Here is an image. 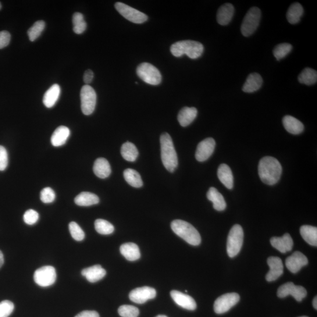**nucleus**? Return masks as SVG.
Masks as SVG:
<instances>
[{"label": "nucleus", "instance_id": "nucleus-1", "mask_svg": "<svg viewBox=\"0 0 317 317\" xmlns=\"http://www.w3.org/2000/svg\"><path fill=\"white\" fill-rule=\"evenodd\" d=\"M258 170L261 179L268 185L276 184L282 173V167L279 160L271 156H266L261 160Z\"/></svg>", "mask_w": 317, "mask_h": 317}, {"label": "nucleus", "instance_id": "nucleus-2", "mask_svg": "<svg viewBox=\"0 0 317 317\" xmlns=\"http://www.w3.org/2000/svg\"><path fill=\"white\" fill-rule=\"evenodd\" d=\"M161 159L163 165L170 172H173L178 165V159L172 138L169 134L163 133L160 138Z\"/></svg>", "mask_w": 317, "mask_h": 317}, {"label": "nucleus", "instance_id": "nucleus-3", "mask_svg": "<svg viewBox=\"0 0 317 317\" xmlns=\"http://www.w3.org/2000/svg\"><path fill=\"white\" fill-rule=\"evenodd\" d=\"M171 228L174 233L188 244L192 245L201 244V235L191 224L181 220H174L171 223Z\"/></svg>", "mask_w": 317, "mask_h": 317}, {"label": "nucleus", "instance_id": "nucleus-4", "mask_svg": "<svg viewBox=\"0 0 317 317\" xmlns=\"http://www.w3.org/2000/svg\"><path fill=\"white\" fill-rule=\"evenodd\" d=\"M204 51V45L200 42L192 40L178 41L170 47V52L174 56L180 57L186 55L191 59L199 58Z\"/></svg>", "mask_w": 317, "mask_h": 317}, {"label": "nucleus", "instance_id": "nucleus-5", "mask_svg": "<svg viewBox=\"0 0 317 317\" xmlns=\"http://www.w3.org/2000/svg\"><path fill=\"white\" fill-rule=\"evenodd\" d=\"M243 228L238 224H235L231 228L227 237V252L230 258H234L239 253L243 244Z\"/></svg>", "mask_w": 317, "mask_h": 317}, {"label": "nucleus", "instance_id": "nucleus-6", "mask_svg": "<svg viewBox=\"0 0 317 317\" xmlns=\"http://www.w3.org/2000/svg\"><path fill=\"white\" fill-rule=\"evenodd\" d=\"M261 19V11L258 7H252L248 11L241 24V31L244 37L250 36L259 26Z\"/></svg>", "mask_w": 317, "mask_h": 317}, {"label": "nucleus", "instance_id": "nucleus-7", "mask_svg": "<svg viewBox=\"0 0 317 317\" xmlns=\"http://www.w3.org/2000/svg\"><path fill=\"white\" fill-rule=\"evenodd\" d=\"M137 73L142 81L148 84L158 85L161 83V74L151 64L148 62L141 64L137 68Z\"/></svg>", "mask_w": 317, "mask_h": 317}, {"label": "nucleus", "instance_id": "nucleus-8", "mask_svg": "<svg viewBox=\"0 0 317 317\" xmlns=\"http://www.w3.org/2000/svg\"><path fill=\"white\" fill-rule=\"evenodd\" d=\"M81 109L85 115H90L94 112L97 104V94L94 88L85 85L81 90Z\"/></svg>", "mask_w": 317, "mask_h": 317}, {"label": "nucleus", "instance_id": "nucleus-9", "mask_svg": "<svg viewBox=\"0 0 317 317\" xmlns=\"http://www.w3.org/2000/svg\"><path fill=\"white\" fill-rule=\"evenodd\" d=\"M56 279L54 267L46 266L35 271L34 274L35 283L42 287H47L54 284Z\"/></svg>", "mask_w": 317, "mask_h": 317}, {"label": "nucleus", "instance_id": "nucleus-10", "mask_svg": "<svg viewBox=\"0 0 317 317\" xmlns=\"http://www.w3.org/2000/svg\"><path fill=\"white\" fill-rule=\"evenodd\" d=\"M115 9L126 19L135 24H142L148 20V17L145 14L125 4L117 2Z\"/></svg>", "mask_w": 317, "mask_h": 317}, {"label": "nucleus", "instance_id": "nucleus-11", "mask_svg": "<svg viewBox=\"0 0 317 317\" xmlns=\"http://www.w3.org/2000/svg\"><path fill=\"white\" fill-rule=\"evenodd\" d=\"M240 298V295L235 293L221 295L214 304V310L217 314H223L234 307L239 301Z\"/></svg>", "mask_w": 317, "mask_h": 317}, {"label": "nucleus", "instance_id": "nucleus-12", "mask_svg": "<svg viewBox=\"0 0 317 317\" xmlns=\"http://www.w3.org/2000/svg\"><path fill=\"white\" fill-rule=\"evenodd\" d=\"M307 290L303 287L296 286L293 283L288 282L281 286L277 291V296L285 298L291 295L297 301L300 302L307 296Z\"/></svg>", "mask_w": 317, "mask_h": 317}, {"label": "nucleus", "instance_id": "nucleus-13", "mask_svg": "<svg viewBox=\"0 0 317 317\" xmlns=\"http://www.w3.org/2000/svg\"><path fill=\"white\" fill-rule=\"evenodd\" d=\"M156 296V291L154 288L145 286L135 288L130 293V300L137 304H144L149 300Z\"/></svg>", "mask_w": 317, "mask_h": 317}, {"label": "nucleus", "instance_id": "nucleus-14", "mask_svg": "<svg viewBox=\"0 0 317 317\" xmlns=\"http://www.w3.org/2000/svg\"><path fill=\"white\" fill-rule=\"evenodd\" d=\"M216 146L215 141L212 138H206L198 145L196 159L199 162H205L213 154Z\"/></svg>", "mask_w": 317, "mask_h": 317}, {"label": "nucleus", "instance_id": "nucleus-15", "mask_svg": "<svg viewBox=\"0 0 317 317\" xmlns=\"http://www.w3.org/2000/svg\"><path fill=\"white\" fill-rule=\"evenodd\" d=\"M308 259L301 252L295 251L286 260V266L288 270L293 273H297L302 267L307 266Z\"/></svg>", "mask_w": 317, "mask_h": 317}, {"label": "nucleus", "instance_id": "nucleus-16", "mask_svg": "<svg viewBox=\"0 0 317 317\" xmlns=\"http://www.w3.org/2000/svg\"><path fill=\"white\" fill-rule=\"evenodd\" d=\"M267 264L270 267V271L267 274L266 279L269 282L276 280L283 274L284 267L280 258L270 257L267 259Z\"/></svg>", "mask_w": 317, "mask_h": 317}, {"label": "nucleus", "instance_id": "nucleus-17", "mask_svg": "<svg viewBox=\"0 0 317 317\" xmlns=\"http://www.w3.org/2000/svg\"><path fill=\"white\" fill-rule=\"evenodd\" d=\"M170 295L176 304L188 310H195L197 308V302L193 298L176 290L170 292Z\"/></svg>", "mask_w": 317, "mask_h": 317}, {"label": "nucleus", "instance_id": "nucleus-18", "mask_svg": "<svg viewBox=\"0 0 317 317\" xmlns=\"http://www.w3.org/2000/svg\"><path fill=\"white\" fill-rule=\"evenodd\" d=\"M271 244L281 253L290 251L293 248V241L290 235L286 233L282 237H274L271 238Z\"/></svg>", "mask_w": 317, "mask_h": 317}, {"label": "nucleus", "instance_id": "nucleus-19", "mask_svg": "<svg viewBox=\"0 0 317 317\" xmlns=\"http://www.w3.org/2000/svg\"><path fill=\"white\" fill-rule=\"evenodd\" d=\"M81 274L89 282L96 283L106 276V272L101 265H95L82 270Z\"/></svg>", "mask_w": 317, "mask_h": 317}, {"label": "nucleus", "instance_id": "nucleus-20", "mask_svg": "<svg viewBox=\"0 0 317 317\" xmlns=\"http://www.w3.org/2000/svg\"><path fill=\"white\" fill-rule=\"evenodd\" d=\"M234 13V9L232 5L226 3L221 6L217 14V22L222 26H227L232 19Z\"/></svg>", "mask_w": 317, "mask_h": 317}, {"label": "nucleus", "instance_id": "nucleus-21", "mask_svg": "<svg viewBox=\"0 0 317 317\" xmlns=\"http://www.w3.org/2000/svg\"><path fill=\"white\" fill-rule=\"evenodd\" d=\"M120 251L128 261H136L141 258L140 248L137 244L133 243L123 244L120 247Z\"/></svg>", "mask_w": 317, "mask_h": 317}, {"label": "nucleus", "instance_id": "nucleus-22", "mask_svg": "<svg viewBox=\"0 0 317 317\" xmlns=\"http://www.w3.org/2000/svg\"><path fill=\"white\" fill-rule=\"evenodd\" d=\"M198 115V110L194 107H184L180 110L177 120L181 126L186 127L194 122Z\"/></svg>", "mask_w": 317, "mask_h": 317}, {"label": "nucleus", "instance_id": "nucleus-23", "mask_svg": "<svg viewBox=\"0 0 317 317\" xmlns=\"http://www.w3.org/2000/svg\"><path fill=\"white\" fill-rule=\"evenodd\" d=\"M263 84V79L261 75L251 73L247 78L242 90L246 93H252L261 88Z\"/></svg>", "mask_w": 317, "mask_h": 317}, {"label": "nucleus", "instance_id": "nucleus-24", "mask_svg": "<svg viewBox=\"0 0 317 317\" xmlns=\"http://www.w3.org/2000/svg\"><path fill=\"white\" fill-rule=\"evenodd\" d=\"M283 123L285 129L291 134H300L304 131L303 124L293 116L290 115L284 116Z\"/></svg>", "mask_w": 317, "mask_h": 317}, {"label": "nucleus", "instance_id": "nucleus-25", "mask_svg": "<svg viewBox=\"0 0 317 317\" xmlns=\"http://www.w3.org/2000/svg\"><path fill=\"white\" fill-rule=\"evenodd\" d=\"M70 135V130L65 126L57 128L53 133L51 142L53 147H59L66 143Z\"/></svg>", "mask_w": 317, "mask_h": 317}, {"label": "nucleus", "instance_id": "nucleus-26", "mask_svg": "<svg viewBox=\"0 0 317 317\" xmlns=\"http://www.w3.org/2000/svg\"><path fill=\"white\" fill-rule=\"evenodd\" d=\"M217 175L221 182L229 189L233 187V175L230 167L226 164H222L217 170Z\"/></svg>", "mask_w": 317, "mask_h": 317}, {"label": "nucleus", "instance_id": "nucleus-27", "mask_svg": "<svg viewBox=\"0 0 317 317\" xmlns=\"http://www.w3.org/2000/svg\"><path fill=\"white\" fill-rule=\"evenodd\" d=\"M93 170L95 175L101 179H105L111 173L110 164L104 158H99L95 160Z\"/></svg>", "mask_w": 317, "mask_h": 317}, {"label": "nucleus", "instance_id": "nucleus-28", "mask_svg": "<svg viewBox=\"0 0 317 317\" xmlns=\"http://www.w3.org/2000/svg\"><path fill=\"white\" fill-rule=\"evenodd\" d=\"M207 198L213 204V208L217 211H223L226 208V203L222 194L215 187L209 188Z\"/></svg>", "mask_w": 317, "mask_h": 317}, {"label": "nucleus", "instance_id": "nucleus-29", "mask_svg": "<svg viewBox=\"0 0 317 317\" xmlns=\"http://www.w3.org/2000/svg\"><path fill=\"white\" fill-rule=\"evenodd\" d=\"M60 92V88L58 84L53 85L45 92L44 98L43 103L47 108H50L54 106L57 101L59 99Z\"/></svg>", "mask_w": 317, "mask_h": 317}, {"label": "nucleus", "instance_id": "nucleus-30", "mask_svg": "<svg viewBox=\"0 0 317 317\" xmlns=\"http://www.w3.org/2000/svg\"><path fill=\"white\" fill-rule=\"evenodd\" d=\"M99 199L97 195L84 192L77 196L75 198V203L80 206H90L99 204Z\"/></svg>", "mask_w": 317, "mask_h": 317}, {"label": "nucleus", "instance_id": "nucleus-31", "mask_svg": "<svg viewBox=\"0 0 317 317\" xmlns=\"http://www.w3.org/2000/svg\"><path fill=\"white\" fill-rule=\"evenodd\" d=\"M300 234L304 240L312 246H317V228L304 225L300 228Z\"/></svg>", "mask_w": 317, "mask_h": 317}, {"label": "nucleus", "instance_id": "nucleus-32", "mask_svg": "<svg viewBox=\"0 0 317 317\" xmlns=\"http://www.w3.org/2000/svg\"><path fill=\"white\" fill-rule=\"evenodd\" d=\"M304 10L300 3H295L288 9L287 13V19L291 24H297L300 21Z\"/></svg>", "mask_w": 317, "mask_h": 317}, {"label": "nucleus", "instance_id": "nucleus-33", "mask_svg": "<svg viewBox=\"0 0 317 317\" xmlns=\"http://www.w3.org/2000/svg\"><path fill=\"white\" fill-rule=\"evenodd\" d=\"M120 152L124 159L132 162L137 160L139 155L137 147L134 144L129 142L122 145Z\"/></svg>", "mask_w": 317, "mask_h": 317}, {"label": "nucleus", "instance_id": "nucleus-34", "mask_svg": "<svg viewBox=\"0 0 317 317\" xmlns=\"http://www.w3.org/2000/svg\"><path fill=\"white\" fill-rule=\"evenodd\" d=\"M123 176L127 183L131 186L139 188L143 186V181L141 176L135 170L132 169L124 170Z\"/></svg>", "mask_w": 317, "mask_h": 317}, {"label": "nucleus", "instance_id": "nucleus-35", "mask_svg": "<svg viewBox=\"0 0 317 317\" xmlns=\"http://www.w3.org/2000/svg\"><path fill=\"white\" fill-rule=\"evenodd\" d=\"M298 81L301 84L307 85H314L317 81V73L314 70L306 68L299 75Z\"/></svg>", "mask_w": 317, "mask_h": 317}, {"label": "nucleus", "instance_id": "nucleus-36", "mask_svg": "<svg viewBox=\"0 0 317 317\" xmlns=\"http://www.w3.org/2000/svg\"><path fill=\"white\" fill-rule=\"evenodd\" d=\"M73 30L77 34H83L86 30L87 24L84 20L83 14L76 13L73 17Z\"/></svg>", "mask_w": 317, "mask_h": 317}, {"label": "nucleus", "instance_id": "nucleus-37", "mask_svg": "<svg viewBox=\"0 0 317 317\" xmlns=\"http://www.w3.org/2000/svg\"><path fill=\"white\" fill-rule=\"evenodd\" d=\"M95 228L98 233L103 235L112 234L115 230V228L111 223L104 219L96 220Z\"/></svg>", "mask_w": 317, "mask_h": 317}, {"label": "nucleus", "instance_id": "nucleus-38", "mask_svg": "<svg viewBox=\"0 0 317 317\" xmlns=\"http://www.w3.org/2000/svg\"><path fill=\"white\" fill-rule=\"evenodd\" d=\"M45 27V23L44 21H38L35 22L33 26L28 30V35L31 41H34L40 36L42 32L43 31Z\"/></svg>", "mask_w": 317, "mask_h": 317}, {"label": "nucleus", "instance_id": "nucleus-39", "mask_svg": "<svg viewBox=\"0 0 317 317\" xmlns=\"http://www.w3.org/2000/svg\"><path fill=\"white\" fill-rule=\"evenodd\" d=\"M293 47L290 44L283 43L277 45L273 50V54L276 58L279 60L286 57L289 53Z\"/></svg>", "mask_w": 317, "mask_h": 317}, {"label": "nucleus", "instance_id": "nucleus-40", "mask_svg": "<svg viewBox=\"0 0 317 317\" xmlns=\"http://www.w3.org/2000/svg\"><path fill=\"white\" fill-rule=\"evenodd\" d=\"M118 313L122 317H138L140 314V310L135 306L123 305L118 308Z\"/></svg>", "mask_w": 317, "mask_h": 317}, {"label": "nucleus", "instance_id": "nucleus-41", "mask_svg": "<svg viewBox=\"0 0 317 317\" xmlns=\"http://www.w3.org/2000/svg\"><path fill=\"white\" fill-rule=\"evenodd\" d=\"M69 230L71 236L75 240L80 241L84 239V231L77 223L71 222L69 224Z\"/></svg>", "mask_w": 317, "mask_h": 317}, {"label": "nucleus", "instance_id": "nucleus-42", "mask_svg": "<svg viewBox=\"0 0 317 317\" xmlns=\"http://www.w3.org/2000/svg\"><path fill=\"white\" fill-rule=\"evenodd\" d=\"M13 302L9 300H4L0 302V317H9L14 311Z\"/></svg>", "mask_w": 317, "mask_h": 317}, {"label": "nucleus", "instance_id": "nucleus-43", "mask_svg": "<svg viewBox=\"0 0 317 317\" xmlns=\"http://www.w3.org/2000/svg\"><path fill=\"white\" fill-rule=\"evenodd\" d=\"M40 199L44 204H51L55 201V192L51 187H45L41 192Z\"/></svg>", "mask_w": 317, "mask_h": 317}, {"label": "nucleus", "instance_id": "nucleus-44", "mask_svg": "<svg viewBox=\"0 0 317 317\" xmlns=\"http://www.w3.org/2000/svg\"><path fill=\"white\" fill-rule=\"evenodd\" d=\"M23 218L24 222L28 225H33L38 222L39 215L34 210L29 209L24 213Z\"/></svg>", "mask_w": 317, "mask_h": 317}, {"label": "nucleus", "instance_id": "nucleus-45", "mask_svg": "<svg viewBox=\"0 0 317 317\" xmlns=\"http://www.w3.org/2000/svg\"><path fill=\"white\" fill-rule=\"evenodd\" d=\"M8 154L6 149L0 145V171L5 170L8 166Z\"/></svg>", "mask_w": 317, "mask_h": 317}, {"label": "nucleus", "instance_id": "nucleus-46", "mask_svg": "<svg viewBox=\"0 0 317 317\" xmlns=\"http://www.w3.org/2000/svg\"><path fill=\"white\" fill-rule=\"evenodd\" d=\"M11 40V35L8 31H2L0 32V49L8 46Z\"/></svg>", "mask_w": 317, "mask_h": 317}, {"label": "nucleus", "instance_id": "nucleus-47", "mask_svg": "<svg viewBox=\"0 0 317 317\" xmlns=\"http://www.w3.org/2000/svg\"><path fill=\"white\" fill-rule=\"evenodd\" d=\"M94 78V73L91 70H87L84 75V81L86 85L91 83Z\"/></svg>", "mask_w": 317, "mask_h": 317}, {"label": "nucleus", "instance_id": "nucleus-48", "mask_svg": "<svg viewBox=\"0 0 317 317\" xmlns=\"http://www.w3.org/2000/svg\"><path fill=\"white\" fill-rule=\"evenodd\" d=\"M75 317H99V315L95 311H84L78 314Z\"/></svg>", "mask_w": 317, "mask_h": 317}, {"label": "nucleus", "instance_id": "nucleus-49", "mask_svg": "<svg viewBox=\"0 0 317 317\" xmlns=\"http://www.w3.org/2000/svg\"><path fill=\"white\" fill-rule=\"evenodd\" d=\"M4 262H5V260H4V256L2 251L0 250V268H1V267L3 266Z\"/></svg>", "mask_w": 317, "mask_h": 317}, {"label": "nucleus", "instance_id": "nucleus-50", "mask_svg": "<svg viewBox=\"0 0 317 317\" xmlns=\"http://www.w3.org/2000/svg\"><path fill=\"white\" fill-rule=\"evenodd\" d=\"M312 305H313V307H314V308L315 309H317V298H316V297H315L314 298V300H313Z\"/></svg>", "mask_w": 317, "mask_h": 317}, {"label": "nucleus", "instance_id": "nucleus-51", "mask_svg": "<svg viewBox=\"0 0 317 317\" xmlns=\"http://www.w3.org/2000/svg\"><path fill=\"white\" fill-rule=\"evenodd\" d=\"M156 317H167V316L165 315H158V316H156Z\"/></svg>", "mask_w": 317, "mask_h": 317}, {"label": "nucleus", "instance_id": "nucleus-52", "mask_svg": "<svg viewBox=\"0 0 317 317\" xmlns=\"http://www.w3.org/2000/svg\"><path fill=\"white\" fill-rule=\"evenodd\" d=\"M1 9H2V5H1V3H0V10Z\"/></svg>", "mask_w": 317, "mask_h": 317}, {"label": "nucleus", "instance_id": "nucleus-53", "mask_svg": "<svg viewBox=\"0 0 317 317\" xmlns=\"http://www.w3.org/2000/svg\"><path fill=\"white\" fill-rule=\"evenodd\" d=\"M300 317H308V316H300Z\"/></svg>", "mask_w": 317, "mask_h": 317}]
</instances>
